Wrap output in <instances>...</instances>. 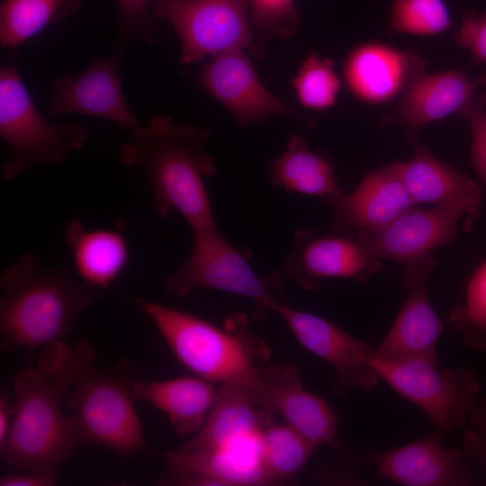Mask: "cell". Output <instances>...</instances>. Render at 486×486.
Here are the masks:
<instances>
[{"label":"cell","instance_id":"836d02e7","mask_svg":"<svg viewBox=\"0 0 486 486\" xmlns=\"http://www.w3.org/2000/svg\"><path fill=\"white\" fill-rule=\"evenodd\" d=\"M462 452L469 465L486 470V398L481 396L470 411Z\"/></svg>","mask_w":486,"mask_h":486},{"label":"cell","instance_id":"4fadbf2b","mask_svg":"<svg viewBox=\"0 0 486 486\" xmlns=\"http://www.w3.org/2000/svg\"><path fill=\"white\" fill-rule=\"evenodd\" d=\"M163 456L166 465L159 481L161 485H269L262 432L212 450L179 448Z\"/></svg>","mask_w":486,"mask_h":486},{"label":"cell","instance_id":"4dcf8cb0","mask_svg":"<svg viewBox=\"0 0 486 486\" xmlns=\"http://www.w3.org/2000/svg\"><path fill=\"white\" fill-rule=\"evenodd\" d=\"M248 5L252 39L259 48L273 38L288 40L298 32L296 0H248Z\"/></svg>","mask_w":486,"mask_h":486},{"label":"cell","instance_id":"ac0fdd59","mask_svg":"<svg viewBox=\"0 0 486 486\" xmlns=\"http://www.w3.org/2000/svg\"><path fill=\"white\" fill-rule=\"evenodd\" d=\"M436 265L429 260L407 266L400 275L410 290L397 318L373 355L386 359L424 357L437 361L436 346L444 323L428 296L426 278Z\"/></svg>","mask_w":486,"mask_h":486},{"label":"cell","instance_id":"52a82bcc","mask_svg":"<svg viewBox=\"0 0 486 486\" xmlns=\"http://www.w3.org/2000/svg\"><path fill=\"white\" fill-rule=\"evenodd\" d=\"M0 136L13 151L1 176L13 181L38 164H58L79 151L86 129L77 123H50L37 109L14 65L0 68Z\"/></svg>","mask_w":486,"mask_h":486},{"label":"cell","instance_id":"8992f818","mask_svg":"<svg viewBox=\"0 0 486 486\" xmlns=\"http://www.w3.org/2000/svg\"><path fill=\"white\" fill-rule=\"evenodd\" d=\"M192 231L188 258L166 279L168 293L182 298L196 289H212L244 296L255 303V319L288 303L281 274H257L249 261L250 249L236 248L216 225Z\"/></svg>","mask_w":486,"mask_h":486},{"label":"cell","instance_id":"4316f807","mask_svg":"<svg viewBox=\"0 0 486 486\" xmlns=\"http://www.w3.org/2000/svg\"><path fill=\"white\" fill-rule=\"evenodd\" d=\"M81 0H3L0 4V47L16 49L48 25L74 14Z\"/></svg>","mask_w":486,"mask_h":486},{"label":"cell","instance_id":"e0dca14e","mask_svg":"<svg viewBox=\"0 0 486 486\" xmlns=\"http://www.w3.org/2000/svg\"><path fill=\"white\" fill-rule=\"evenodd\" d=\"M476 84L463 71L451 69L417 76L400 95L396 107L384 116L379 127L400 125L411 142L419 130L450 114H462L483 94L476 93Z\"/></svg>","mask_w":486,"mask_h":486},{"label":"cell","instance_id":"3957f363","mask_svg":"<svg viewBox=\"0 0 486 486\" xmlns=\"http://www.w3.org/2000/svg\"><path fill=\"white\" fill-rule=\"evenodd\" d=\"M0 345L12 353L63 340L104 292L45 268L32 251L19 256L0 277Z\"/></svg>","mask_w":486,"mask_h":486},{"label":"cell","instance_id":"f1b7e54d","mask_svg":"<svg viewBox=\"0 0 486 486\" xmlns=\"http://www.w3.org/2000/svg\"><path fill=\"white\" fill-rule=\"evenodd\" d=\"M333 68L331 58H320L316 51L301 63L291 84L302 107L325 111L336 104L342 82Z\"/></svg>","mask_w":486,"mask_h":486},{"label":"cell","instance_id":"6da1fadb","mask_svg":"<svg viewBox=\"0 0 486 486\" xmlns=\"http://www.w3.org/2000/svg\"><path fill=\"white\" fill-rule=\"evenodd\" d=\"M96 356L86 338L74 346L63 339L41 348L38 365L63 388L81 446H102L123 459L146 449L133 394L140 377L129 360L97 369Z\"/></svg>","mask_w":486,"mask_h":486},{"label":"cell","instance_id":"2e32d148","mask_svg":"<svg viewBox=\"0 0 486 486\" xmlns=\"http://www.w3.org/2000/svg\"><path fill=\"white\" fill-rule=\"evenodd\" d=\"M463 209L439 206L423 210L409 208L379 233L359 230L356 237L374 259L403 262L407 266L426 261L435 248L456 235Z\"/></svg>","mask_w":486,"mask_h":486},{"label":"cell","instance_id":"d4e9b609","mask_svg":"<svg viewBox=\"0 0 486 486\" xmlns=\"http://www.w3.org/2000/svg\"><path fill=\"white\" fill-rule=\"evenodd\" d=\"M75 269L83 283L104 292L125 270L130 248L118 229H88L73 220L65 233Z\"/></svg>","mask_w":486,"mask_h":486},{"label":"cell","instance_id":"d6986e66","mask_svg":"<svg viewBox=\"0 0 486 486\" xmlns=\"http://www.w3.org/2000/svg\"><path fill=\"white\" fill-rule=\"evenodd\" d=\"M372 461L379 475L405 486H466L472 476L462 450L446 447L442 431L413 443L374 452Z\"/></svg>","mask_w":486,"mask_h":486},{"label":"cell","instance_id":"603a6c76","mask_svg":"<svg viewBox=\"0 0 486 486\" xmlns=\"http://www.w3.org/2000/svg\"><path fill=\"white\" fill-rule=\"evenodd\" d=\"M270 412L254 400L243 383H220L216 401L201 429L180 449L206 451L259 433L273 421Z\"/></svg>","mask_w":486,"mask_h":486},{"label":"cell","instance_id":"44dd1931","mask_svg":"<svg viewBox=\"0 0 486 486\" xmlns=\"http://www.w3.org/2000/svg\"><path fill=\"white\" fill-rule=\"evenodd\" d=\"M423 72L425 61L415 52L377 42L355 47L343 65V77L349 91L372 104H385L400 95Z\"/></svg>","mask_w":486,"mask_h":486},{"label":"cell","instance_id":"f35d334b","mask_svg":"<svg viewBox=\"0 0 486 486\" xmlns=\"http://www.w3.org/2000/svg\"><path fill=\"white\" fill-rule=\"evenodd\" d=\"M476 86H486V73L478 75L473 80Z\"/></svg>","mask_w":486,"mask_h":486},{"label":"cell","instance_id":"9a60e30c","mask_svg":"<svg viewBox=\"0 0 486 486\" xmlns=\"http://www.w3.org/2000/svg\"><path fill=\"white\" fill-rule=\"evenodd\" d=\"M119 59L97 57L80 73L58 77L51 86L49 113L83 114L110 121L123 130L138 127L119 75Z\"/></svg>","mask_w":486,"mask_h":486},{"label":"cell","instance_id":"74e56055","mask_svg":"<svg viewBox=\"0 0 486 486\" xmlns=\"http://www.w3.org/2000/svg\"><path fill=\"white\" fill-rule=\"evenodd\" d=\"M13 419V403L5 392L0 393V444L6 438Z\"/></svg>","mask_w":486,"mask_h":486},{"label":"cell","instance_id":"5b68a950","mask_svg":"<svg viewBox=\"0 0 486 486\" xmlns=\"http://www.w3.org/2000/svg\"><path fill=\"white\" fill-rule=\"evenodd\" d=\"M13 419L2 459L20 472L58 476L81 446L74 423L61 410L63 388L39 365L21 370L13 380Z\"/></svg>","mask_w":486,"mask_h":486},{"label":"cell","instance_id":"d6a6232c","mask_svg":"<svg viewBox=\"0 0 486 486\" xmlns=\"http://www.w3.org/2000/svg\"><path fill=\"white\" fill-rule=\"evenodd\" d=\"M152 0H117L118 30L112 54L123 60L128 47L134 41L154 44L156 28L151 15Z\"/></svg>","mask_w":486,"mask_h":486},{"label":"cell","instance_id":"5bb4252c","mask_svg":"<svg viewBox=\"0 0 486 486\" xmlns=\"http://www.w3.org/2000/svg\"><path fill=\"white\" fill-rule=\"evenodd\" d=\"M282 268L302 288L315 291L322 280L328 278L365 283L382 266L351 231L318 235L309 230H300L293 237Z\"/></svg>","mask_w":486,"mask_h":486},{"label":"cell","instance_id":"f546056e","mask_svg":"<svg viewBox=\"0 0 486 486\" xmlns=\"http://www.w3.org/2000/svg\"><path fill=\"white\" fill-rule=\"evenodd\" d=\"M448 322L465 346L486 350V261L472 275L464 302L452 310Z\"/></svg>","mask_w":486,"mask_h":486},{"label":"cell","instance_id":"8fae6325","mask_svg":"<svg viewBox=\"0 0 486 486\" xmlns=\"http://www.w3.org/2000/svg\"><path fill=\"white\" fill-rule=\"evenodd\" d=\"M198 79L200 86L230 112L241 128L274 114L291 117L304 127L313 125L312 117L290 108L269 91L245 50L210 58Z\"/></svg>","mask_w":486,"mask_h":486},{"label":"cell","instance_id":"9c48e42d","mask_svg":"<svg viewBox=\"0 0 486 486\" xmlns=\"http://www.w3.org/2000/svg\"><path fill=\"white\" fill-rule=\"evenodd\" d=\"M151 15L169 22L176 32L182 66L235 50L264 56L252 39L248 0H155Z\"/></svg>","mask_w":486,"mask_h":486},{"label":"cell","instance_id":"277c9868","mask_svg":"<svg viewBox=\"0 0 486 486\" xmlns=\"http://www.w3.org/2000/svg\"><path fill=\"white\" fill-rule=\"evenodd\" d=\"M177 361L194 375L214 383L236 382L247 387L270 356L266 342L235 312L219 326L194 313L158 302L134 299Z\"/></svg>","mask_w":486,"mask_h":486},{"label":"cell","instance_id":"83f0119b","mask_svg":"<svg viewBox=\"0 0 486 486\" xmlns=\"http://www.w3.org/2000/svg\"><path fill=\"white\" fill-rule=\"evenodd\" d=\"M262 446L269 485L294 482L318 448L288 424L273 421L262 431Z\"/></svg>","mask_w":486,"mask_h":486},{"label":"cell","instance_id":"8d00e7d4","mask_svg":"<svg viewBox=\"0 0 486 486\" xmlns=\"http://www.w3.org/2000/svg\"><path fill=\"white\" fill-rule=\"evenodd\" d=\"M56 478L50 474L21 472L1 477L0 486H50L55 484Z\"/></svg>","mask_w":486,"mask_h":486},{"label":"cell","instance_id":"7c38bea8","mask_svg":"<svg viewBox=\"0 0 486 486\" xmlns=\"http://www.w3.org/2000/svg\"><path fill=\"white\" fill-rule=\"evenodd\" d=\"M278 314L298 342L335 372L332 391L345 396L354 389L373 390L379 376L372 364L374 346L357 339L330 322L310 312L279 305Z\"/></svg>","mask_w":486,"mask_h":486},{"label":"cell","instance_id":"30bf717a","mask_svg":"<svg viewBox=\"0 0 486 486\" xmlns=\"http://www.w3.org/2000/svg\"><path fill=\"white\" fill-rule=\"evenodd\" d=\"M248 388L262 409L283 418L315 446H327L341 456L339 418L323 398L303 387L297 367L265 364Z\"/></svg>","mask_w":486,"mask_h":486},{"label":"cell","instance_id":"7a4b0ae2","mask_svg":"<svg viewBox=\"0 0 486 486\" xmlns=\"http://www.w3.org/2000/svg\"><path fill=\"white\" fill-rule=\"evenodd\" d=\"M131 132L132 138L121 147L118 159L148 177L158 215L165 219L175 210L192 230L215 226L204 182L217 172L206 147L211 130L176 124L168 115H158Z\"/></svg>","mask_w":486,"mask_h":486},{"label":"cell","instance_id":"ffe728a7","mask_svg":"<svg viewBox=\"0 0 486 486\" xmlns=\"http://www.w3.org/2000/svg\"><path fill=\"white\" fill-rule=\"evenodd\" d=\"M333 209L334 231L352 230L379 233L415 205L400 178L398 162L365 174L351 193L328 202Z\"/></svg>","mask_w":486,"mask_h":486},{"label":"cell","instance_id":"7402d4cb","mask_svg":"<svg viewBox=\"0 0 486 486\" xmlns=\"http://www.w3.org/2000/svg\"><path fill=\"white\" fill-rule=\"evenodd\" d=\"M398 162L400 178L413 202L437 203L473 214L482 200V188L466 174L439 161L423 144L412 158Z\"/></svg>","mask_w":486,"mask_h":486},{"label":"cell","instance_id":"d590c367","mask_svg":"<svg viewBox=\"0 0 486 486\" xmlns=\"http://www.w3.org/2000/svg\"><path fill=\"white\" fill-rule=\"evenodd\" d=\"M455 41L469 50L474 60L486 63V12L477 14L470 10L464 14Z\"/></svg>","mask_w":486,"mask_h":486},{"label":"cell","instance_id":"1f68e13d","mask_svg":"<svg viewBox=\"0 0 486 486\" xmlns=\"http://www.w3.org/2000/svg\"><path fill=\"white\" fill-rule=\"evenodd\" d=\"M451 25L444 0H393L390 26L397 32L433 36L445 32Z\"/></svg>","mask_w":486,"mask_h":486},{"label":"cell","instance_id":"ba28073f","mask_svg":"<svg viewBox=\"0 0 486 486\" xmlns=\"http://www.w3.org/2000/svg\"><path fill=\"white\" fill-rule=\"evenodd\" d=\"M371 360L379 378L447 435L466 426L482 396V383L471 368H440L437 361L424 357L386 359L372 355Z\"/></svg>","mask_w":486,"mask_h":486},{"label":"cell","instance_id":"e575fe53","mask_svg":"<svg viewBox=\"0 0 486 486\" xmlns=\"http://www.w3.org/2000/svg\"><path fill=\"white\" fill-rule=\"evenodd\" d=\"M486 96L483 94L461 114L471 127L470 160L482 184H486V112L483 111Z\"/></svg>","mask_w":486,"mask_h":486},{"label":"cell","instance_id":"484cf974","mask_svg":"<svg viewBox=\"0 0 486 486\" xmlns=\"http://www.w3.org/2000/svg\"><path fill=\"white\" fill-rule=\"evenodd\" d=\"M267 174L274 187L320 197L327 202L344 192L332 164L323 155L311 150L308 140L298 134L290 135L284 150L268 162Z\"/></svg>","mask_w":486,"mask_h":486},{"label":"cell","instance_id":"cb8c5ba5","mask_svg":"<svg viewBox=\"0 0 486 486\" xmlns=\"http://www.w3.org/2000/svg\"><path fill=\"white\" fill-rule=\"evenodd\" d=\"M219 392L214 382L196 375L160 381L139 379L133 394L164 412L179 436L194 435L204 424Z\"/></svg>","mask_w":486,"mask_h":486}]
</instances>
